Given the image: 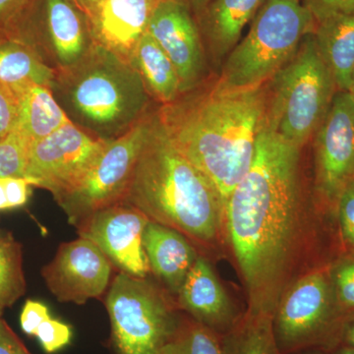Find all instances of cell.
<instances>
[{"instance_id": "cell-1", "label": "cell", "mask_w": 354, "mask_h": 354, "mask_svg": "<svg viewBox=\"0 0 354 354\" xmlns=\"http://www.w3.org/2000/svg\"><path fill=\"white\" fill-rule=\"evenodd\" d=\"M300 150L265 121L252 165L225 205V232L248 293L249 311L274 315L300 249L323 266L342 253L334 218L309 213L305 206Z\"/></svg>"}, {"instance_id": "cell-2", "label": "cell", "mask_w": 354, "mask_h": 354, "mask_svg": "<svg viewBox=\"0 0 354 354\" xmlns=\"http://www.w3.org/2000/svg\"><path fill=\"white\" fill-rule=\"evenodd\" d=\"M266 84L225 88L215 82L206 90L181 95L157 111L169 138L213 184L225 209L252 165L266 121Z\"/></svg>"}, {"instance_id": "cell-3", "label": "cell", "mask_w": 354, "mask_h": 354, "mask_svg": "<svg viewBox=\"0 0 354 354\" xmlns=\"http://www.w3.org/2000/svg\"><path fill=\"white\" fill-rule=\"evenodd\" d=\"M157 111L123 202L149 220L180 232L193 244L212 247L225 232L223 200L174 145Z\"/></svg>"}, {"instance_id": "cell-4", "label": "cell", "mask_w": 354, "mask_h": 354, "mask_svg": "<svg viewBox=\"0 0 354 354\" xmlns=\"http://www.w3.org/2000/svg\"><path fill=\"white\" fill-rule=\"evenodd\" d=\"M50 88L72 123L104 142L153 111L138 71L97 44L75 66L55 73Z\"/></svg>"}, {"instance_id": "cell-5", "label": "cell", "mask_w": 354, "mask_h": 354, "mask_svg": "<svg viewBox=\"0 0 354 354\" xmlns=\"http://www.w3.org/2000/svg\"><path fill=\"white\" fill-rule=\"evenodd\" d=\"M266 86V123L302 148L322 124L337 91L313 32L304 37L290 62Z\"/></svg>"}, {"instance_id": "cell-6", "label": "cell", "mask_w": 354, "mask_h": 354, "mask_svg": "<svg viewBox=\"0 0 354 354\" xmlns=\"http://www.w3.org/2000/svg\"><path fill=\"white\" fill-rule=\"evenodd\" d=\"M316 26L302 0H267L246 36L225 57L216 84L225 88L265 85L290 62Z\"/></svg>"}, {"instance_id": "cell-7", "label": "cell", "mask_w": 354, "mask_h": 354, "mask_svg": "<svg viewBox=\"0 0 354 354\" xmlns=\"http://www.w3.org/2000/svg\"><path fill=\"white\" fill-rule=\"evenodd\" d=\"M328 267L310 270L279 300L274 330L281 354L307 348L332 353L341 344L346 316L335 301Z\"/></svg>"}, {"instance_id": "cell-8", "label": "cell", "mask_w": 354, "mask_h": 354, "mask_svg": "<svg viewBox=\"0 0 354 354\" xmlns=\"http://www.w3.org/2000/svg\"><path fill=\"white\" fill-rule=\"evenodd\" d=\"M106 306L116 354H158L183 319L157 286L122 272L109 286Z\"/></svg>"}, {"instance_id": "cell-9", "label": "cell", "mask_w": 354, "mask_h": 354, "mask_svg": "<svg viewBox=\"0 0 354 354\" xmlns=\"http://www.w3.org/2000/svg\"><path fill=\"white\" fill-rule=\"evenodd\" d=\"M155 113L109 141L82 181L58 200L70 223L77 227L95 212L123 202Z\"/></svg>"}, {"instance_id": "cell-10", "label": "cell", "mask_w": 354, "mask_h": 354, "mask_svg": "<svg viewBox=\"0 0 354 354\" xmlns=\"http://www.w3.org/2000/svg\"><path fill=\"white\" fill-rule=\"evenodd\" d=\"M14 41L36 51L55 73L82 62L95 44L90 19L72 0H31Z\"/></svg>"}, {"instance_id": "cell-11", "label": "cell", "mask_w": 354, "mask_h": 354, "mask_svg": "<svg viewBox=\"0 0 354 354\" xmlns=\"http://www.w3.org/2000/svg\"><path fill=\"white\" fill-rule=\"evenodd\" d=\"M313 138L316 201L335 221L339 195L354 179V97L351 93L335 92Z\"/></svg>"}, {"instance_id": "cell-12", "label": "cell", "mask_w": 354, "mask_h": 354, "mask_svg": "<svg viewBox=\"0 0 354 354\" xmlns=\"http://www.w3.org/2000/svg\"><path fill=\"white\" fill-rule=\"evenodd\" d=\"M108 143L70 121L30 145L24 177L57 202L82 181Z\"/></svg>"}, {"instance_id": "cell-13", "label": "cell", "mask_w": 354, "mask_h": 354, "mask_svg": "<svg viewBox=\"0 0 354 354\" xmlns=\"http://www.w3.org/2000/svg\"><path fill=\"white\" fill-rule=\"evenodd\" d=\"M148 216L125 202L99 209L78 225L80 237L95 244L120 272L147 278L151 272L143 234Z\"/></svg>"}, {"instance_id": "cell-14", "label": "cell", "mask_w": 354, "mask_h": 354, "mask_svg": "<svg viewBox=\"0 0 354 354\" xmlns=\"http://www.w3.org/2000/svg\"><path fill=\"white\" fill-rule=\"evenodd\" d=\"M111 271L113 264L101 249L79 237L62 243L41 274L58 301L83 304L108 290Z\"/></svg>"}, {"instance_id": "cell-15", "label": "cell", "mask_w": 354, "mask_h": 354, "mask_svg": "<svg viewBox=\"0 0 354 354\" xmlns=\"http://www.w3.org/2000/svg\"><path fill=\"white\" fill-rule=\"evenodd\" d=\"M147 32L176 67L181 95L200 87L206 76V50L189 9L176 0L158 2Z\"/></svg>"}, {"instance_id": "cell-16", "label": "cell", "mask_w": 354, "mask_h": 354, "mask_svg": "<svg viewBox=\"0 0 354 354\" xmlns=\"http://www.w3.org/2000/svg\"><path fill=\"white\" fill-rule=\"evenodd\" d=\"M158 0H102L90 19L95 44L132 64Z\"/></svg>"}, {"instance_id": "cell-17", "label": "cell", "mask_w": 354, "mask_h": 354, "mask_svg": "<svg viewBox=\"0 0 354 354\" xmlns=\"http://www.w3.org/2000/svg\"><path fill=\"white\" fill-rule=\"evenodd\" d=\"M178 306L191 318L223 337L241 319L211 264L198 256L177 293Z\"/></svg>"}, {"instance_id": "cell-18", "label": "cell", "mask_w": 354, "mask_h": 354, "mask_svg": "<svg viewBox=\"0 0 354 354\" xmlns=\"http://www.w3.org/2000/svg\"><path fill=\"white\" fill-rule=\"evenodd\" d=\"M267 0H213L195 16L205 50L218 64L241 39Z\"/></svg>"}, {"instance_id": "cell-19", "label": "cell", "mask_w": 354, "mask_h": 354, "mask_svg": "<svg viewBox=\"0 0 354 354\" xmlns=\"http://www.w3.org/2000/svg\"><path fill=\"white\" fill-rule=\"evenodd\" d=\"M143 245L151 271L177 295L199 256L192 242L174 228L150 221L144 230Z\"/></svg>"}, {"instance_id": "cell-20", "label": "cell", "mask_w": 354, "mask_h": 354, "mask_svg": "<svg viewBox=\"0 0 354 354\" xmlns=\"http://www.w3.org/2000/svg\"><path fill=\"white\" fill-rule=\"evenodd\" d=\"M313 34L337 91L348 92L354 65V13L334 16L317 23Z\"/></svg>"}, {"instance_id": "cell-21", "label": "cell", "mask_w": 354, "mask_h": 354, "mask_svg": "<svg viewBox=\"0 0 354 354\" xmlns=\"http://www.w3.org/2000/svg\"><path fill=\"white\" fill-rule=\"evenodd\" d=\"M55 76L30 46L17 41L0 44V88L18 97L34 86L50 87Z\"/></svg>"}, {"instance_id": "cell-22", "label": "cell", "mask_w": 354, "mask_h": 354, "mask_svg": "<svg viewBox=\"0 0 354 354\" xmlns=\"http://www.w3.org/2000/svg\"><path fill=\"white\" fill-rule=\"evenodd\" d=\"M132 65L138 71L153 101L165 106L180 97V80L176 67L148 32L135 50Z\"/></svg>"}, {"instance_id": "cell-23", "label": "cell", "mask_w": 354, "mask_h": 354, "mask_svg": "<svg viewBox=\"0 0 354 354\" xmlns=\"http://www.w3.org/2000/svg\"><path fill=\"white\" fill-rule=\"evenodd\" d=\"M19 121L17 131L30 143L50 136L70 122L48 86H34L18 97Z\"/></svg>"}, {"instance_id": "cell-24", "label": "cell", "mask_w": 354, "mask_h": 354, "mask_svg": "<svg viewBox=\"0 0 354 354\" xmlns=\"http://www.w3.org/2000/svg\"><path fill=\"white\" fill-rule=\"evenodd\" d=\"M223 354H281L274 314L247 310L232 329L221 337Z\"/></svg>"}, {"instance_id": "cell-25", "label": "cell", "mask_w": 354, "mask_h": 354, "mask_svg": "<svg viewBox=\"0 0 354 354\" xmlns=\"http://www.w3.org/2000/svg\"><path fill=\"white\" fill-rule=\"evenodd\" d=\"M22 247L12 236H0V307L12 306L24 295Z\"/></svg>"}, {"instance_id": "cell-26", "label": "cell", "mask_w": 354, "mask_h": 354, "mask_svg": "<svg viewBox=\"0 0 354 354\" xmlns=\"http://www.w3.org/2000/svg\"><path fill=\"white\" fill-rule=\"evenodd\" d=\"M158 354H223L221 337L191 317L183 318Z\"/></svg>"}, {"instance_id": "cell-27", "label": "cell", "mask_w": 354, "mask_h": 354, "mask_svg": "<svg viewBox=\"0 0 354 354\" xmlns=\"http://www.w3.org/2000/svg\"><path fill=\"white\" fill-rule=\"evenodd\" d=\"M328 270L335 301L346 319L354 313V254H339Z\"/></svg>"}, {"instance_id": "cell-28", "label": "cell", "mask_w": 354, "mask_h": 354, "mask_svg": "<svg viewBox=\"0 0 354 354\" xmlns=\"http://www.w3.org/2000/svg\"><path fill=\"white\" fill-rule=\"evenodd\" d=\"M30 145L17 130L0 142V177H24Z\"/></svg>"}, {"instance_id": "cell-29", "label": "cell", "mask_w": 354, "mask_h": 354, "mask_svg": "<svg viewBox=\"0 0 354 354\" xmlns=\"http://www.w3.org/2000/svg\"><path fill=\"white\" fill-rule=\"evenodd\" d=\"M335 218L342 251L354 254V179L339 195Z\"/></svg>"}, {"instance_id": "cell-30", "label": "cell", "mask_w": 354, "mask_h": 354, "mask_svg": "<svg viewBox=\"0 0 354 354\" xmlns=\"http://www.w3.org/2000/svg\"><path fill=\"white\" fill-rule=\"evenodd\" d=\"M35 337L46 353L53 354L68 346L72 339V330L67 324L50 317L41 324Z\"/></svg>"}, {"instance_id": "cell-31", "label": "cell", "mask_w": 354, "mask_h": 354, "mask_svg": "<svg viewBox=\"0 0 354 354\" xmlns=\"http://www.w3.org/2000/svg\"><path fill=\"white\" fill-rule=\"evenodd\" d=\"M31 0H0V44L14 41Z\"/></svg>"}, {"instance_id": "cell-32", "label": "cell", "mask_w": 354, "mask_h": 354, "mask_svg": "<svg viewBox=\"0 0 354 354\" xmlns=\"http://www.w3.org/2000/svg\"><path fill=\"white\" fill-rule=\"evenodd\" d=\"M19 121V102L12 93L0 88V142L17 130Z\"/></svg>"}, {"instance_id": "cell-33", "label": "cell", "mask_w": 354, "mask_h": 354, "mask_svg": "<svg viewBox=\"0 0 354 354\" xmlns=\"http://www.w3.org/2000/svg\"><path fill=\"white\" fill-rule=\"evenodd\" d=\"M317 23L337 15L354 13V0H302Z\"/></svg>"}, {"instance_id": "cell-34", "label": "cell", "mask_w": 354, "mask_h": 354, "mask_svg": "<svg viewBox=\"0 0 354 354\" xmlns=\"http://www.w3.org/2000/svg\"><path fill=\"white\" fill-rule=\"evenodd\" d=\"M50 317V311L46 305L35 300H27L21 312V328L26 335H35L41 324Z\"/></svg>"}, {"instance_id": "cell-35", "label": "cell", "mask_w": 354, "mask_h": 354, "mask_svg": "<svg viewBox=\"0 0 354 354\" xmlns=\"http://www.w3.org/2000/svg\"><path fill=\"white\" fill-rule=\"evenodd\" d=\"M4 187L9 209L24 206L31 193L32 183L25 177H4Z\"/></svg>"}, {"instance_id": "cell-36", "label": "cell", "mask_w": 354, "mask_h": 354, "mask_svg": "<svg viewBox=\"0 0 354 354\" xmlns=\"http://www.w3.org/2000/svg\"><path fill=\"white\" fill-rule=\"evenodd\" d=\"M0 354H32L2 318H0Z\"/></svg>"}, {"instance_id": "cell-37", "label": "cell", "mask_w": 354, "mask_h": 354, "mask_svg": "<svg viewBox=\"0 0 354 354\" xmlns=\"http://www.w3.org/2000/svg\"><path fill=\"white\" fill-rule=\"evenodd\" d=\"M339 346L354 348V313L351 314L344 321Z\"/></svg>"}, {"instance_id": "cell-38", "label": "cell", "mask_w": 354, "mask_h": 354, "mask_svg": "<svg viewBox=\"0 0 354 354\" xmlns=\"http://www.w3.org/2000/svg\"><path fill=\"white\" fill-rule=\"evenodd\" d=\"M179 3L183 4L184 6L189 9L193 16H197L198 14L201 12L203 9L205 8L209 3H211L213 0H176Z\"/></svg>"}, {"instance_id": "cell-39", "label": "cell", "mask_w": 354, "mask_h": 354, "mask_svg": "<svg viewBox=\"0 0 354 354\" xmlns=\"http://www.w3.org/2000/svg\"><path fill=\"white\" fill-rule=\"evenodd\" d=\"M88 18L92 17L102 0H72Z\"/></svg>"}, {"instance_id": "cell-40", "label": "cell", "mask_w": 354, "mask_h": 354, "mask_svg": "<svg viewBox=\"0 0 354 354\" xmlns=\"http://www.w3.org/2000/svg\"><path fill=\"white\" fill-rule=\"evenodd\" d=\"M4 177H0V211L8 209V202H7L6 187H4Z\"/></svg>"}, {"instance_id": "cell-41", "label": "cell", "mask_w": 354, "mask_h": 354, "mask_svg": "<svg viewBox=\"0 0 354 354\" xmlns=\"http://www.w3.org/2000/svg\"><path fill=\"white\" fill-rule=\"evenodd\" d=\"M330 354H354V348L346 346H339L335 351H333Z\"/></svg>"}, {"instance_id": "cell-42", "label": "cell", "mask_w": 354, "mask_h": 354, "mask_svg": "<svg viewBox=\"0 0 354 354\" xmlns=\"http://www.w3.org/2000/svg\"><path fill=\"white\" fill-rule=\"evenodd\" d=\"M292 354H330V353H328V351H323V349L307 348L304 349V351H297V353H295Z\"/></svg>"}, {"instance_id": "cell-43", "label": "cell", "mask_w": 354, "mask_h": 354, "mask_svg": "<svg viewBox=\"0 0 354 354\" xmlns=\"http://www.w3.org/2000/svg\"><path fill=\"white\" fill-rule=\"evenodd\" d=\"M349 93L353 95L354 97V65L353 67V70H351V86H349Z\"/></svg>"}, {"instance_id": "cell-44", "label": "cell", "mask_w": 354, "mask_h": 354, "mask_svg": "<svg viewBox=\"0 0 354 354\" xmlns=\"http://www.w3.org/2000/svg\"><path fill=\"white\" fill-rule=\"evenodd\" d=\"M3 308H1V307H0V318H1L2 313H3Z\"/></svg>"}, {"instance_id": "cell-45", "label": "cell", "mask_w": 354, "mask_h": 354, "mask_svg": "<svg viewBox=\"0 0 354 354\" xmlns=\"http://www.w3.org/2000/svg\"><path fill=\"white\" fill-rule=\"evenodd\" d=\"M158 1H162V0H158Z\"/></svg>"}, {"instance_id": "cell-46", "label": "cell", "mask_w": 354, "mask_h": 354, "mask_svg": "<svg viewBox=\"0 0 354 354\" xmlns=\"http://www.w3.org/2000/svg\"><path fill=\"white\" fill-rule=\"evenodd\" d=\"M1 235H2V234H1V232H0V236H1Z\"/></svg>"}]
</instances>
